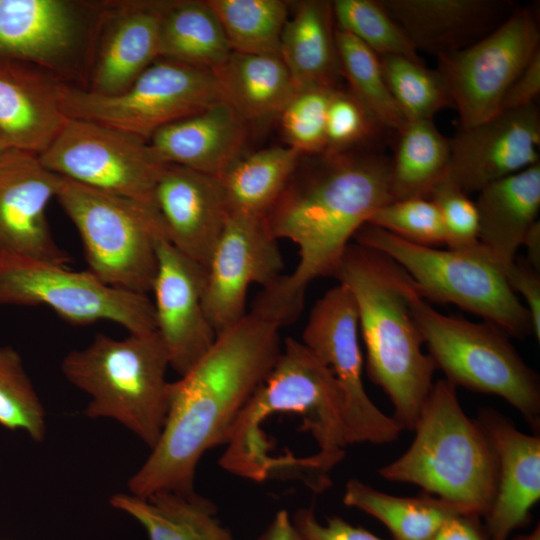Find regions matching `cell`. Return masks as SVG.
Returning a JSON list of instances; mask_svg holds the SVG:
<instances>
[{
	"instance_id": "1",
	"label": "cell",
	"mask_w": 540,
	"mask_h": 540,
	"mask_svg": "<svg viewBox=\"0 0 540 540\" xmlns=\"http://www.w3.org/2000/svg\"><path fill=\"white\" fill-rule=\"evenodd\" d=\"M299 163L265 215L270 234L298 248V263L253 301L249 313L277 326L295 322L311 282L334 277L356 232L393 201L390 158L375 149L313 155ZM302 160V159H301Z\"/></svg>"
},
{
	"instance_id": "2",
	"label": "cell",
	"mask_w": 540,
	"mask_h": 540,
	"mask_svg": "<svg viewBox=\"0 0 540 540\" xmlns=\"http://www.w3.org/2000/svg\"><path fill=\"white\" fill-rule=\"evenodd\" d=\"M280 327L252 313L222 330L209 350L172 382L167 418L156 444L128 481L141 498L157 492L191 494L205 452L226 444L243 408L282 347Z\"/></svg>"
},
{
	"instance_id": "3",
	"label": "cell",
	"mask_w": 540,
	"mask_h": 540,
	"mask_svg": "<svg viewBox=\"0 0 540 540\" xmlns=\"http://www.w3.org/2000/svg\"><path fill=\"white\" fill-rule=\"evenodd\" d=\"M334 278L354 298L370 380L388 396L402 430L413 432L437 369L413 315V280L387 255L355 242Z\"/></svg>"
},
{
	"instance_id": "4",
	"label": "cell",
	"mask_w": 540,
	"mask_h": 540,
	"mask_svg": "<svg viewBox=\"0 0 540 540\" xmlns=\"http://www.w3.org/2000/svg\"><path fill=\"white\" fill-rule=\"evenodd\" d=\"M409 448L378 472L388 481L417 485L425 493L484 517L496 492L497 459L477 420L469 418L456 386L433 383Z\"/></svg>"
},
{
	"instance_id": "5",
	"label": "cell",
	"mask_w": 540,
	"mask_h": 540,
	"mask_svg": "<svg viewBox=\"0 0 540 540\" xmlns=\"http://www.w3.org/2000/svg\"><path fill=\"white\" fill-rule=\"evenodd\" d=\"M168 367L157 331L124 339L97 334L88 346L70 351L61 362L65 378L90 397L85 416L117 421L150 449L169 411Z\"/></svg>"
},
{
	"instance_id": "6",
	"label": "cell",
	"mask_w": 540,
	"mask_h": 540,
	"mask_svg": "<svg viewBox=\"0 0 540 540\" xmlns=\"http://www.w3.org/2000/svg\"><path fill=\"white\" fill-rule=\"evenodd\" d=\"M353 242L399 264L424 300L455 304L510 337L533 333L528 309L481 244L473 249L443 250L412 243L370 223L360 227Z\"/></svg>"
},
{
	"instance_id": "7",
	"label": "cell",
	"mask_w": 540,
	"mask_h": 540,
	"mask_svg": "<svg viewBox=\"0 0 540 540\" xmlns=\"http://www.w3.org/2000/svg\"><path fill=\"white\" fill-rule=\"evenodd\" d=\"M55 199L79 233L87 270L111 287L148 296L157 272L158 245L166 239L154 202L63 177Z\"/></svg>"
},
{
	"instance_id": "8",
	"label": "cell",
	"mask_w": 540,
	"mask_h": 540,
	"mask_svg": "<svg viewBox=\"0 0 540 540\" xmlns=\"http://www.w3.org/2000/svg\"><path fill=\"white\" fill-rule=\"evenodd\" d=\"M412 310L427 353L446 380L456 387L501 397L539 431V377L506 332L487 321L444 315L419 293L413 298Z\"/></svg>"
},
{
	"instance_id": "9",
	"label": "cell",
	"mask_w": 540,
	"mask_h": 540,
	"mask_svg": "<svg viewBox=\"0 0 540 540\" xmlns=\"http://www.w3.org/2000/svg\"><path fill=\"white\" fill-rule=\"evenodd\" d=\"M112 0H0V57L33 64L87 88Z\"/></svg>"
},
{
	"instance_id": "10",
	"label": "cell",
	"mask_w": 540,
	"mask_h": 540,
	"mask_svg": "<svg viewBox=\"0 0 540 540\" xmlns=\"http://www.w3.org/2000/svg\"><path fill=\"white\" fill-rule=\"evenodd\" d=\"M68 118L117 128L146 140L160 128L222 101L211 70L159 57L124 92L103 96L63 83Z\"/></svg>"
},
{
	"instance_id": "11",
	"label": "cell",
	"mask_w": 540,
	"mask_h": 540,
	"mask_svg": "<svg viewBox=\"0 0 540 540\" xmlns=\"http://www.w3.org/2000/svg\"><path fill=\"white\" fill-rule=\"evenodd\" d=\"M45 305L65 321L88 325L111 321L129 334L156 331L147 295L111 287L90 271L28 257L0 258V306Z\"/></svg>"
},
{
	"instance_id": "12",
	"label": "cell",
	"mask_w": 540,
	"mask_h": 540,
	"mask_svg": "<svg viewBox=\"0 0 540 540\" xmlns=\"http://www.w3.org/2000/svg\"><path fill=\"white\" fill-rule=\"evenodd\" d=\"M539 50V12L536 5H529L517 6L474 44L438 56L436 70L459 113L460 128L499 113L508 88Z\"/></svg>"
},
{
	"instance_id": "13",
	"label": "cell",
	"mask_w": 540,
	"mask_h": 540,
	"mask_svg": "<svg viewBox=\"0 0 540 540\" xmlns=\"http://www.w3.org/2000/svg\"><path fill=\"white\" fill-rule=\"evenodd\" d=\"M51 172L78 184L140 201H153L167 165L148 140L93 121L68 118L38 155Z\"/></svg>"
},
{
	"instance_id": "14",
	"label": "cell",
	"mask_w": 540,
	"mask_h": 540,
	"mask_svg": "<svg viewBox=\"0 0 540 540\" xmlns=\"http://www.w3.org/2000/svg\"><path fill=\"white\" fill-rule=\"evenodd\" d=\"M359 334L354 298L346 286L338 283L315 302L301 342L330 369L341 389L348 444L391 443L403 430L366 393Z\"/></svg>"
},
{
	"instance_id": "15",
	"label": "cell",
	"mask_w": 540,
	"mask_h": 540,
	"mask_svg": "<svg viewBox=\"0 0 540 540\" xmlns=\"http://www.w3.org/2000/svg\"><path fill=\"white\" fill-rule=\"evenodd\" d=\"M283 257L263 217L230 214L206 267L203 304L218 334L247 315L252 284L262 289L275 283Z\"/></svg>"
},
{
	"instance_id": "16",
	"label": "cell",
	"mask_w": 540,
	"mask_h": 540,
	"mask_svg": "<svg viewBox=\"0 0 540 540\" xmlns=\"http://www.w3.org/2000/svg\"><path fill=\"white\" fill-rule=\"evenodd\" d=\"M60 180L36 154L14 148L0 153V258L28 257L63 266L71 262L47 219Z\"/></svg>"
},
{
	"instance_id": "17",
	"label": "cell",
	"mask_w": 540,
	"mask_h": 540,
	"mask_svg": "<svg viewBox=\"0 0 540 540\" xmlns=\"http://www.w3.org/2000/svg\"><path fill=\"white\" fill-rule=\"evenodd\" d=\"M206 268L186 257L167 239L158 245L153 287L156 331L170 367L186 374L214 343L217 333L203 304Z\"/></svg>"
},
{
	"instance_id": "18",
	"label": "cell",
	"mask_w": 540,
	"mask_h": 540,
	"mask_svg": "<svg viewBox=\"0 0 540 540\" xmlns=\"http://www.w3.org/2000/svg\"><path fill=\"white\" fill-rule=\"evenodd\" d=\"M448 176L468 195L539 163L540 113L536 103L500 111L449 140Z\"/></svg>"
},
{
	"instance_id": "19",
	"label": "cell",
	"mask_w": 540,
	"mask_h": 540,
	"mask_svg": "<svg viewBox=\"0 0 540 540\" xmlns=\"http://www.w3.org/2000/svg\"><path fill=\"white\" fill-rule=\"evenodd\" d=\"M153 202L167 241L206 268L230 216L220 178L167 164L155 185Z\"/></svg>"
},
{
	"instance_id": "20",
	"label": "cell",
	"mask_w": 540,
	"mask_h": 540,
	"mask_svg": "<svg viewBox=\"0 0 540 540\" xmlns=\"http://www.w3.org/2000/svg\"><path fill=\"white\" fill-rule=\"evenodd\" d=\"M497 459V485L493 503L484 516L490 540H509L525 526L540 499V438L519 431L504 415L482 408L476 419Z\"/></svg>"
},
{
	"instance_id": "21",
	"label": "cell",
	"mask_w": 540,
	"mask_h": 540,
	"mask_svg": "<svg viewBox=\"0 0 540 540\" xmlns=\"http://www.w3.org/2000/svg\"><path fill=\"white\" fill-rule=\"evenodd\" d=\"M162 5L163 1L112 0L85 90L103 96L120 94L160 57Z\"/></svg>"
},
{
	"instance_id": "22",
	"label": "cell",
	"mask_w": 540,
	"mask_h": 540,
	"mask_svg": "<svg viewBox=\"0 0 540 540\" xmlns=\"http://www.w3.org/2000/svg\"><path fill=\"white\" fill-rule=\"evenodd\" d=\"M418 53L438 56L482 39L518 6L511 0H379Z\"/></svg>"
},
{
	"instance_id": "23",
	"label": "cell",
	"mask_w": 540,
	"mask_h": 540,
	"mask_svg": "<svg viewBox=\"0 0 540 540\" xmlns=\"http://www.w3.org/2000/svg\"><path fill=\"white\" fill-rule=\"evenodd\" d=\"M62 82L33 64L0 57V136L10 148L44 152L68 120Z\"/></svg>"
},
{
	"instance_id": "24",
	"label": "cell",
	"mask_w": 540,
	"mask_h": 540,
	"mask_svg": "<svg viewBox=\"0 0 540 540\" xmlns=\"http://www.w3.org/2000/svg\"><path fill=\"white\" fill-rule=\"evenodd\" d=\"M247 123L224 101L168 124L148 140L166 164L220 178L241 157Z\"/></svg>"
},
{
	"instance_id": "25",
	"label": "cell",
	"mask_w": 540,
	"mask_h": 540,
	"mask_svg": "<svg viewBox=\"0 0 540 540\" xmlns=\"http://www.w3.org/2000/svg\"><path fill=\"white\" fill-rule=\"evenodd\" d=\"M478 241L502 269L515 261L540 208V163L497 180L478 192Z\"/></svg>"
},
{
	"instance_id": "26",
	"label": "cell",
	"mask_w": 540,
	"mask_h": 540,
	"mask_svg": "<svg viewBox=\"0 0 540 540\" xmlns=\"http://www.w3.org/2000/svg\"><path fill=\"white\" fill-rule=\"evenodd\" d=\"M332 2L307 0L296 4L283 28L279 56L296 90L337 87L341 75Z\"/></svg>"
},
{
	"instance_id": "27",
	"label": "cell",
	"mask_w": 540,
	"mask_h": 540,
	"mask_svg": "<svg viewBox=\"0 0 540 540\" xmlns=\"http://www.w3.org/2000/svg\"><path fill=\"white\" fill-rule=\"evenodd\" d=\"M211 71L222 101L247 124L279 116L296 92L279 55L232 51Z\"/></svg>"
},
{
	"instance_id": "28",
	"label": "cell",
	"mask_w": 540,
	"mask_h": 540,
	"mask_svg": "<svg viewBox=\"0 0 540 540\" xmlns=\"http://www.w3.org/2000/svg\"><path fill=\"white\" fill-rule=\"evenodd\" d=\"M110 505L137 520L149 540H234L211 500L195 492H157L141 498L114 494Z\"/></svg>"
},
{
	"instance_id": "29",
	"label": "cell",
	"mask_w": 540,
	"mask_h": 540,
	"mask_svg": "<svg viewBox=\"0 0 540 540\" xmlns=\"http://www.w3.org/2000/svg\"><path fill=\"white\" fill-rule=\"evenodd\" d=\"M160 57L212 70L232 53L208 1H163Z\"/></svg>"
},
{
	"instance_id": "30",
	"label": "cell",
	"mask_w": 540,
	"mask_h": 540,
	"mask_svg": "<svg viewBox=\"0 0 540 540\" xmlns=\"http://www.w3.org/2000/svg\"><path fill=\"white\" fill-rule=\"evenodd\" d=\"M343 503L380 521L393 540H432L448 520L461 514H471L454 503L425 492L416 497L394 496L354 478L345 486Z\"/></svg>"
},
{
	"instance_id": "31",
	"label": "cell",
	"mask_w": 540,
	"mask_h": 540,
	"mask_svg": "<svg viewBox=\"0 0 540 540\" xmlns=\"http://www.w3.org/2000/svg\"><path fill=\"white\" fill-rule=\"evenodd\" d=\"M301 159L302 155L288 146L241 156L220 177L230 214L264 218Z\"/></svg>"
},
{
	"instance_id": "32",
	"label": "cell",
	"mask_w": 540,
	"mask_h": 540,
	"mask_svg": "<svg viewBox=\"0 0 540 540\" xmlns=\"http://www.w3.org/2000/svg\"><path fill=\"white\" fill-rule=\"evenodd\" d=\"M390 158V191L394 200L428 198L448 174L450 143L431 119L408 120L397 133Z\"/></svg>"
},
{
	"instance_id": "33",
	"label": "cell",
	"mask_w": 540,
	"mask_h": 540,
	"mask_svg": "<svg viewBox=\"0 0 540 540\" xmlns=\"http://www.w3.org/2000/svg\"><path fill=\"white\" fill-rule=\"evenodd\" d=\"M233 52L279 55L280 39L288 19L282 0H207Z\"/></svg>"
},
{
	"instance_id": "34",
	"label": "cell",
	"mask_w": 540,
	"mask_h": 540,
	"mask_svg": "<svg viewBox=\"0 0 540 540\" xmlns=\"http://www.w3.org/2000/svg\"><path fill=\"white\" fill-rule=\"evenodd\" d=\"M341 75L349 91L388 132L397 133L407 122L383 75L379 56L351 34L336 28Z\"/></svg>"
},
{
	"instance_id": "35",
	"label": "cell",
	"mask_w": 540,
	"mask_h": 540,
	"mask_svg": "<svg viewBox=\"0 0 540 540\" xmlns=\"http://www.w3.org/2000/svg\"><path fill=\"white\" fill-rule=\"evenodd\" d=\"M388 88L408 120L431 119L441 109L453 106L438 71L423 61L403 56H379Z\"/></svg>"
},
{
	"instance_id": "36",
	"label": "cell",
	"mask_w": 540,
	"mask_h": 540,
	"mask_svg": "<svg viewBox=\"0 0 540 540\" xmlns=\"http://www.w3.org/2000/svg\"><path fill=\"white\" fill-rule=\"evenodd\" d=\"M0 425L24 431L33 441L46 436V412L19 353L0 346Z\"/></svg>"
},
{
	"instance_id": "37",
	"label": "cell",
	"mask_w": 540,
	"mask_h": 540,
	"mask_svg": "<svg viewBox=\"0 0 540 540\" xmlns=\"http://www.w3.org/2000/svg\"><path fill=\"white\" fill-rule=\"evenodd\" d=\"M332 10L336 28L351 34L378 56L422 61L379 0H335Z\"/></svg>"
},
{
	"instance_id": "38",
	"label": "cell",
	"mask_w": 540,
	"mask_h": 540,
	"mask_svg": "<svg viewBox=\"0 0 540 540\" xmlns=\"http://www.w3.org/2000/svg\"><path fill=\"white\" fill-rule=\"evenodd\" d=\"M337 87L314 85L296 90L279 115L286 146L302 156L324 153L327 112Z\"/></svg>"
},
{
	"instance_id": "39",
	"label": "cell",
	"mask_w": 540,
	"mask_h": 540,
	"mask_svg": "<svg viewBox=\"0 0 540 540\" xmlns=\"http://www.w3.org/2000/svg\"><path fill=\"white\" fill-rule=\"evenodd\" d=\"M388 131L349 91L335 88L328 107L324 154L370 148Z\"/></svg>"
},
{
	"instance_id": "40",
	"label": "cell",
	"mask_w": 540,
	"mask_h": 540,
	"mask_svg": "<svg viewBox=\"0 0 540 540\" xmlns=\"http://www.w3.org/2000/svg\"><path fill=\"white\" fill-rule=\"evenodd\" d=\"M367 223L419 245L435 247L446 242L440 211L430 198L391 201L379 207Z\"/></svg>"
},
{
	"instance_id": "41",
	"label": "cell",
	"mask_w": 540,
	"mask_h": 540,
	"mask_svg": "<svg viewBox=\"0 0 540 540\" xmlns=\"http://www.w3.org/2000/svg\"><path fill=\"white\" fill-rule=\"evenodd\" d=\"M429 198L440 211L449 249L466 250L480 245L476 204L448 175L436 184Z\"/></svg>"
},
{
	"instance_id": "42",
	"label": "cell",
	"mask_w": 540,
	"mask_h": 540,
	"mask_svg": "<svg viewBox=\"0 0 540 540\" xmlns=\"http://www.w3.org/2000/svg\"><path fill=\"white\" fill-rule=\"evenodd\" d=\"M291 519L300 540H384L339 516H332L326 523H321L312 508L298 510Z\"/></svg>"
},
{
	"instance_id": "43",
	"label": "cell",
	"mask_w": 540,
	"mask_h": 540,
	"mask_svg": "<svg viewBox=\"0 0 540 540\" xmlns=\"http://www.w3.org/2000/svg\"><path fill=\"white\" fill-rule=\"evenodd\" d=\"M510 288L520 294L529 311L533 334L540 341V276L528 262L515 261L503 269Z\"/></svg>"
},
{
	"instance_id": "44",
	"label": "cell",
	"mask_w": 540,
	"mask_h": 540,
	"mask_svg": "<svg viewBox=\"0 0 540 540\" xmlns=\"http://www.w3.org/2000/svg\"><path fill=\"white\" fill-rule=\"evenodd\" d=\"M540 93V50L512 82L505 93L500 111L523 108L536 103Z\"/></svg>"
},
{
	"instance_id": "45",
	"label": "cell",
	"mask_w": 540,
	"mask_h": 540,
	"mask_svg": "<svg viewBox=\"0 0 540 540\" xmlns=\"http://www.w3.org/2000/svg\"><path fill=\"white\" fill-rule=\"evenodd\" d=\"M432 540H490L480 516L461 514L448 520Z\"/></svg>"
},
{
	"instance_id": "46",
	"label": "cell",
	"mask_w": 540,
	"mask_h": 540,
	"mask_svg": "<svg viewBox=\"0 0 540 540\" xmlns=\"http://www.w3.org/2000/svg\"><path fill=\"white\" fill-rule=\"evenodd\" d=\"M255 540H300V538L289 513L281 510Z\"/></svg>"
},
{
	"instance_id": "47",
	"label": "cell",
	"mask_w": 540,
	"mask_h": 540,
	"mask_svg": "<svg viewBox=\"0 0 540 540\" xmlns=\"http://www.w3.org/2000/svg\"><path fill=\"white\" fill-rule=\"evenodd\" d=\"M527 250V262L537 272L540 269V222L536 220L525 235L523 244Z\"/></svg>"
},
{
	"instance_id": "48",
	"label": "cell",
	"mask_w": 540,
	"mask_h": 540,
	"mask_svg": "<svg viewBox=\"0 0 540 540\" xmlns=\"http://www.w3.org/2000/svg\"><path fill=\"white\" fill-rule=\"evenodd\" d=\"M512 540H540V526L539 524L529 533L521 534L513 538Z\"/></svg>"
},
{
	"instance_id": "49",
	"label": "cell",
	"mask_w": 540,
	"mask_h": 540,
	"mask_svg": "<svg viewBox=\"0 0 540 540\" xmlns=\"http://www.w3.org/2000/svg\"><path fill=\"white\" fill-rule=\"evenodd\" d=\"M10 148L7 143L4 141V139L0 136V153L5 151L6 149Z\"/></svg>"
}]
</instances>
